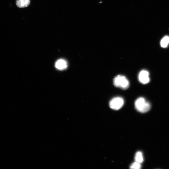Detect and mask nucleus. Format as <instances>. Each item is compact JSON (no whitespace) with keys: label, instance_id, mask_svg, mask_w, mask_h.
Returning a JSON list of instances; mask_svg holds the SVG:
<instances>
[{"label":"nucleus","instance_id":"obj_9","mask_svg":"<svg viewBox=\"0 0 169 169\" xmlns=\"http://www.w3.org/2000/svg\"><path fill=\"white\" fill-rule=\"evenodd\" d=\"M141 167L140 163L136 162L132 163L130 166V168L132 169H140Z\"/></svg>","mask_w":169,"mask_h":169},{"label":"nucleus","instance_id":"obj_5","mask_svg":"<svg viewBox=\"0 0 169 169\" xmlns=\"http://www.w3.org/2000/svg\"><path fill=\"white\" fill-rule=\"evenodd\" d=\"M56 67L58 69L62 70L66 69L67 64L65 61L60 59L58 60L56 63Z\"/></svg>","mask_w":169,"mask_h":169},{"label":"nucleus","instance_id":"obj_4","mask_svg":"<svg viewBox=\"0 0 169 169\" xmlns=\"http://www.w3.org/2000/svg\"><path fill=\"white\" fill-rule=\"evenodd\" d=\"M138 78L142 84H145L148 83L150 80L148 72L145 70L141 71L139 74Z\"/></svg>","mask_w":169,"mask_h":169},{"label":"nucleus","instance_id":"obj_2","mask_svg":"<svg viewBox=\"0 0 169 169\" xmlns=\"http://www.w3.org/2000/svg\"><path fill=\"white\" fill-rule=\"evenodd\" d=\"M113 83L115 87L123 90L128 89L130 86L128 79L125 77L121 75L116 77L113 79Z\"/></svg>","mask_w":169,"mask_h":169},{"label":"nucleus","instance_id":"obj_3","mask_svg":"<svg viewBox=\"0 0 169 169\" xmlns=\"http://www.w3.org/2000/svg\"><path fill=\"white\" fill-rule=\"evenodd\" d=\"M123 98L120 97H116L112 98L110 101L109 106L112 109L117 110L121 109L124 104Z\"/></svg>","mask_w":169,"mask_h":169},{"label":"nucleus","instance_id":"obj_1","mask_svg":"<svg viewBox=\"0 0 169 169\" xmlns=\"http://www.w3.org/2000/svg\"><path fill=\"white\" fill-rule=\"evenodd\" d=\"M135 105L138 111L143 113L148 112L151 108L150 104L143 97H139L135 101Z\"/></svg>","mask_w":169,"mask_h":169},{"label":"nucleus","instance_id":"obj_7","mask_svg":"<svg viewBox=\"0 0 169 169\" xmlns=\"http://www.w3.org/2000/svg\"><path fill=\"white\" fill-rule=\"evenodd\" d=\"M135 161L140 163H141L143 162V154L141 151H139L137 152L135 155Z\"/></svg>","mask_w":169,"mask_h":169},{"label":"nucleus","instance_id":"obj_6","mask_svg":"<svg viewBox=\"0 0 169 169\" xmlns=\"http://www.w3.org/2000/svg\"><path fill=\"white\" fill-rule=\"evenodd\" d=\"M30 3V0H17V6L21 8H23L28 6Z\"/></svg>","mask_w":169,"mask_h":169},{"label":"nucleus","instance_id":"obj_8","mask_svg":"<svg viewBox=\"0 0 169 169\" xmlns=\"http://www.w3.org/2000/svg\"><path fill=\"white\" fill-rule=\"evenodd\" d=\"M169 43V37L166 36L164 37L161 40L160 44L161 47L163 48L167 47Z\"/></svg>","mask_w":169,"mask_h":169}]
</instances>
